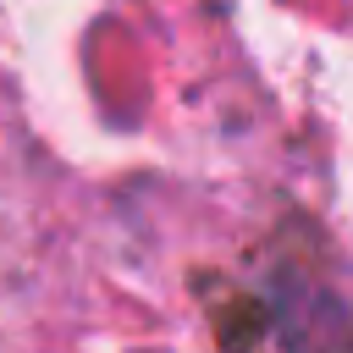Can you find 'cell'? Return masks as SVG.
<instances>
[{"label":"cell","instance_id":"cell-1","mask_svg":"<svg viewBox=\"0 0 353 353\" xmlns=\"http://www.w3.org/2000/svg\"><path fill=\"white\" fill-rule=\"evenodd\" d=\"M276 347L281 353H336L347 336V309L309 281H292L276 292V314H270Z\"/></svg>","mask_w":353,"mask_h":353}]
</instances>
